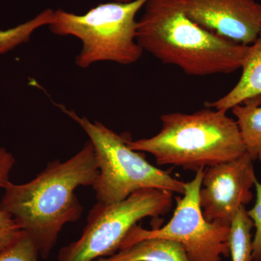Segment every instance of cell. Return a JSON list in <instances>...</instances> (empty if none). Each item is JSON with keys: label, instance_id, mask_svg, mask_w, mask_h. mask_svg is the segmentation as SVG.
I'll use <instances>...</instances> for the list:
<instances>
[{"label": "cell", "instance_id": "6da1fadb", "mask_svg": "<svg viewBox=\"0 0 261 261\" xmlns=\"http://www.w3.org/2000/svg\"><path fill=\"white\" fill-rule=\"evenodd\" d=\"M98 174L94 146L88 140L64 162L48 163L32 181L21 185L10 181L4 189L0 209L13 218L32 239L40 256L47 259L63 226L78 221L83 214L75 190L93 187Z\"/></svg>", "mask_w": 261, "mask_h": 261}, {"label": "cell", "instance_id": "7a4b0ae2", "mask_svg": "<svg viewBox=\"0 0 261 261\" xmlns=\"http://www.w3.org/2000/svg\"><path fill=\"white\" fill-rule=\"evenodd\" d=\"M137 21V41L165 64L186 74H228L241 69L250 46L231 42L189 18L184 0H148Z\"/></svg>", "mask_w": 261, "mask_h": 261}, {"label": "cell", "instance_id": "3957f363", "mask_svg": "<svg viewBox=\"0 0 261 261\" xmlns=\"http://www.w3.org/2000/svg\"><path fill=\"white\" fill-rule=\"evenodd\" d=\"M161 129L149 138L128 141L130 149L152 154L158 164L197 172L246 153L236 120L206 107L193 113L161 116Z\"/></svg>", "mask_w": 261, "mask_h": 261}, {"label": "cell", "instance_id": "277c9868", "mask_svg": "<svg viewBox=\"0 0 261 261\" xmlns=\"http://www.w3.org/2000/svg\"><path fill=\"white\" fill-rule=\"evenodd\" d=\"M63 112L78 123L88 136L95 152L99 174L93 189L97 202L111 204L125 200L142 190H161L183 195L185 184L168 171L152 166L140 152L128 146L126 135H119L99 121L91 122L72 110Z\"/></svg>", "mask_w": 261, "mask_h": 261}, {"label": "cell", "instance_id": "5b68a950", "mask_svg": "<svg viewBox=\"0 0 261 261\" xmlns=\"http://www.w3.org/2000/svg\"><path fill=\"white\" fill-rule=\"evenodd\" d=\"M147 1L102 3L84 15L57 10L48 27L56 35L80 39L82 48L75 58L80 68L102 61L133 64L144 51L137 41L136 16Z\"/></svg>", "mask_w": 261, "mask_h": 261}, {"label": "cell", "instance_id": "8992f818", "mask_svg": "<svg viewBox=\"0 0 261 261\" xmlns=\"http://www.w3.org/2000/svg\"><path fill=\"white\" fill-rule=\"evenodd\" d=\"M173 202L171 192L149 189L114 203L97 202L89 211L82 236L62 247L58 261H96L111 256L139 221L168 214Z\"/></svg>", "mask_w": 261, "mask_h": 261}, {"label": "cell", "instance_id": "52a82bcc", "mask_svg": "<svg viewBox=\"0 0 261 261\" xmlns=\"http://www.w3.org/2000/svg\"><path fill=\"white\" fill-rule=\"evenodd\" d=\"M203 174L204 169L199 170L185 184V193L176 197V208L167 224L151 230L136 225L120 250L145 239L165 238L181 244L191 261H221L229 256L230 225L209 222L202 214L200 191Z\"/></svg>", "mask_w": 261, "mask_h": 261}, {"label": "cell", "instance_id": "ba28073f", "mask_svg": "<svg viewBox=\"0 0 261 261\" xmlns=\"http://www.w3.org/2000/svg\"><path fill=\"white\" fill-rule=\"evenodd\" d=\"M254 161L247 153L204 169L200 204L209 222L231 225L240 209L250 203L257 178Z\"/></svg>", "mask_w": 261, "mask_h": 261}, {"label": "cell", "instance_id": "9c48e42d", "mask_svg": "<svg viewBox=\"0 0 261 261\" xmlns=\"http://www.w3.org/2000/svg\"><path fill=\"white\" fill-rule=\"evenodd\" d=\"M189 18L231 42L251 45L261 29V5L255 0H184Z\"/></svg>", "mask_w": 261, "mask_h": 261}, {"label": "cell", "instance_id": "30bf717a", "mask_svg": "<svg viewBox=\"0 0 261 261\" xmlns=\"http://www.w3.org/2000/svg\"><path fill=\"white\" fill-rule=\"evenodd\" d=\"M241 69V77L231 90L216 101L206 103V107L227 112L248 98L261 96V29L250 46Z\"/></svg>", "mask_w": 261, "mask_h": 261}, {"label": "cell", "instance_id": "8fae6325", "mask_svg": "<svg viewBox=\"0 0 261 261\" xmlns=\"http://www.w3.org/2000/svg\"><path fill=\"white\" fill-rule=\"evenodd\" d=\"M97 261H191L181 244L165 238H149Z\"/></svg>", "mask_w": 261, "mask_h": 261}, {"label": "cell", "instance_id": "7c38bea8", "mask_svg": "<svg viewBox=\"0 0 261 261\" xmlns=\"http://www.w3.org/2000/svg\"><path fill=\"white\" fill-rule=\"evenodd\" d=\"M231 110L246 153L252 161L261 163V96L248 98Z\"/></svg>", "mask_w": 261, "mask_h": 261}, {"label": "cell", "instance_id": "4fadbf2b", "mask_svg": "<svg viewBox=\"0 0 261 261\" xmlns=\"http://www.w3.org/2000/svg\"><path fill=\"white\" fill-rule=\"evenodd\" d=\"M253 222L243 206L230 225L229 248L232 261L252 260V230Z\"/></svg>", "mask_w": 261, "mask_h": 261}, {"label": "cell", "instance_id": "5bb4252c", "mask_svg": "<svg viewBox=\"0 0 261 261\" xmlns=\"http://www.w3.org/2000/svg\"><path fill=\"white\" fill-rule=\"evenodd\" d=\"M15 163L13 154L0 147V190H4L10 181V174ZM21 231L13 218L0 209V251L14 243Z\"/></svg>", "mask_w": 261, "mask_h": 261}, {"label": "cell", "instance_id": "9a60e30c", "mask_svg": "<svg viewBox=\"0 0 261 261\" xmlns=\"http://www.w3.org/2000/svg\"><path fill=\"white\" fill-rule=\"evenodd\" d=\"M54 19V11L44 10L35 18L14 28L0 30V56L28 42L34 32L44 25H49Z\"/></svg>", "mask_w": 261, "mask_h": 261}, {"label": "cell", "instance_id": "2e32d148", "mask_svg": "<svg viewBox=\"0 0 261 261\" xmlns=\"http://www.w3.org/2000/svg\"><path fill=\"white\" fill-rule=\"evenodd\" d=\"M39 255L37 245L23 231L14 243L0 251V261H39Z\"/></svg>", "mask_w": 261, "mask_h": 261}, {"label": "cell", "instance_id": "e0dca14e", "mask_svg": "<svg viewBox=\"0 0 261 261\" xmlns=\"http://www.w3.org/2000/svg\"><path fill=\"white\" fill-rule=\"evenodd\" d=\"M254 187L256 192V200L253 207L247 211V214L253 222L255 229L252 239V260L261 261V183L256 180Z\"/></svg>", "mask_w": 261, "mask_h": 261}, {"label": "cell", "instance_id": "ac0fdd59", "mask_svg": "<svg viewBox=\"0 0 261 261\" xmlns=\"http://www.w3.org/2000/svg\"><path fill=\"white\" fill-rule=\"evenodd\" d=\"M132 1H135V0H115V2H117V3H130Z\"/></svg>", "mask_w": 261, "mask_h": 261}, {"label": "cell", "instance_id": "d6986e66", "mask_svg": "<svg viewBox=\"0 0 261 261\" xmlns=\"http://www.w3.org/2000/svg\"><path fill=\"white\" fill-rule=\"evenodd\" d=\"M96 261H97V260H96Z\"/></svg>", "mask_w": 261, "mask_h": 261}]
</instances>
